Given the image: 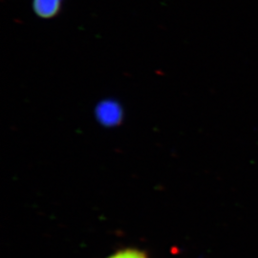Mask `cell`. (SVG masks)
<instances>
[{
	"label": "cell",
	"mask_w": 258,
	"mask_h": 258,
	"mask_svg": "<svg viewBox=\"0 0 258 258\" xmlns=\"http://www.w3.org/2000/svg\"><path fill=\"white\" fill-rule=\"evenodd\" d=\"M98 120L105 126H116L122 120V109L115 101L106 100L101 102L96 108Z\"/></svg>",
	"instance_id": "6da1fadb"
},
{
	"label": "cell",
	"mask_w": 258,
	"mask_h": 258,
	"mask_svg": "<svg viewBox=\"0 0 258 258\" xmlns=\"http://www.w3.org/2000/svg\"><path fill=\"white\" fill-rule=\"evenodd\" d=\"M61 1L62 0H34L33 7L37 16L49 19L59 12Z\"/></svg>",
	"instance_id": "7a4b0ae2"
},
{
	"label": "cell",
	"mask_w": 258,
	"mask_h": 258,
	"mask_svg": "<svg viewBox=\"0 0 258 258\" xmlns=\"http://www.w3.org/2000/svg\"><path fill=\"white\" fill-rule=\"evenodd\" d=\"M109 258H147L146 254L137 249H124L115 253Z\"/></svg>",
	"instance_id": "3957f363"
}]
</instances>
